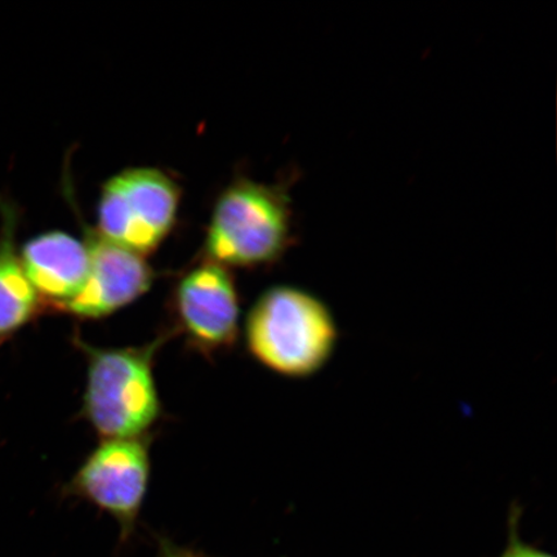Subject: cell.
Instances as JSON below:
<instances>
[{"instance_id":"cell-1","label":"cell","mask_w":557,"mask_h":557,"mask_svg":"<svg viewBox=\"0 0 557 557\" xmlns=\"http://www.w3.org/2000/svg\"><path fill=\"white\" fill-rule=\"evenodd\" d=\"M257 361L289 379L323 371L337 350L336 317L323 299L292 285H276L257 299L246 324Z\"/></svg>"},{"instance_id":"cell-2","label":"cell","mask_w":557,"mask_h":557,"mask_svg":"<svg viewBox=\"0 0 557 557\" xmlns=\"http://www.w3.org/2000/svg\"><path fill=\"white\" fill-rule=\"evenodd\" d=\"M169 336L139 347L99 348L78 341L87 358L83 416L104 438L141 437L160 416L154 358Z\"/></svg>"},{"instance_id":"cell-3","label":"cell","mask_w":557,"mask_h":557,"mask_svg":"<svg viewBox=\"0 0 557 557\" xmlns=\"http://www.w3.org/2000/svg\"><path fill=\"white\" fill-rule=\"evenodd\" d=\"M292 239V207L278 185L238 178L220 195L206 253L224 268L255 269L282 259Z\"/></svg>"},{"instance_id":"cell-4","label":"cell","mask_w":557,"mask_h":557,"mask_svg":"<svg viewBox=\"0 0 557 557\" xmlns=\"http://www.w3.org/2000/svg\"><path fill=\"white\" fill-rule=\"evenodd\" d=\"M181 190L176 181L156 169H131L102 187L99 233L124 249L149 255L176 224Z\"/></svg>"},{"instance_id":"cell-5","label":"cell","mask_w":557,"mask_h":557,"mask_svg":"<svg viewBox=\"0 0 557 557\" xmlns=\"http://www.w3.org/2000/svg\"><path fill=\"white\" fill-rule=\"evenodd\" d=\"M149 476L148 438H104L75 473L69 492L110 515L125 545L134 537Z\"/></svg>"},{"instance_id":"cell-6","label":"cell","mask_w":557,"mask_h":557,"mask_svg":"<svg viewBox=\"0 0 557 557\" xmlns=\"http://www.w3.org/2000/svg\"><path fill=\"white\" fill-rule=\"evenodd\" d=\"M171 308L187 345L206 357L232 348L239 333V296L227 268L206 260L174 287Z\"/></svg>"},{"instance_id":"cell-7","label":"cell","mask_w":557,"mask_h":557,"mask_svg":"<svg viewBox=\"0 0 557 557\" xmlns=\"http://www.w3.org/2000/svg\"><path fill=\"white\" fill-rule=\"evenodd\" d=\"M79 222L88 252V276L79 294L61 311L85 320L107 318L143 297L154 281V271L143 256L116 246L81 218Z\"/></svg>"},{"instance_id":"cell-8","label":"cell","mask_w":557,"mask_h":557,"mask_svg":"<svg viewBox=\"0 0 557 557\" xmlns=\"http://www.w3.org/2000/svg\"><path fill=\"white\" fill-rule=\"evenodd\" d=\"M20 260L40 301L55 310L64 309L87 281L85 243L66 233L35 236L20 249Z\"/></svg>"},{"instance_id":"cell-9","label":"cell","mask_w":557,"mask_h":557,"mask_svg":"<svg viewBox=\"0 0 557 557\" xmlns=\"http://www.w3.org/2000/svg\"><path fill=\"white\" fill-rule=\"evenodd\" d=\"M0 343H3L30 323L44 302L21 264L16 246L17 207L0 198Z\"/></svg>"},{"instance_id":"cell-10","label":"cell","mask_w":557,"mask_h":557,"mask_svg":"<svg viewBox=\"0 0 557 557\" xmlns=\"http://www.w3.org/2000/svg\"><path fill=\"white\" fill-rule=\"evenodd\" d=\"M519 513L511 515L510 539H508L507 547L499 557H554L537 547L528 545L521 541L518 533Z\"/></svg>"},{"instance_id":"cell-11","label":"cell","mask_w":557,"mask_h":557,"mask_svg":"<svg viewBox=\"0 0 557 557\" xmlns=\"http://www.w3.org/2000/svg\"><path fill=\"white\" fill-rule=\"evenodd\" d=\"M156 557H203L191 549L181 547L170 539H158V553Z\"/></svg>"}]
</instances>
